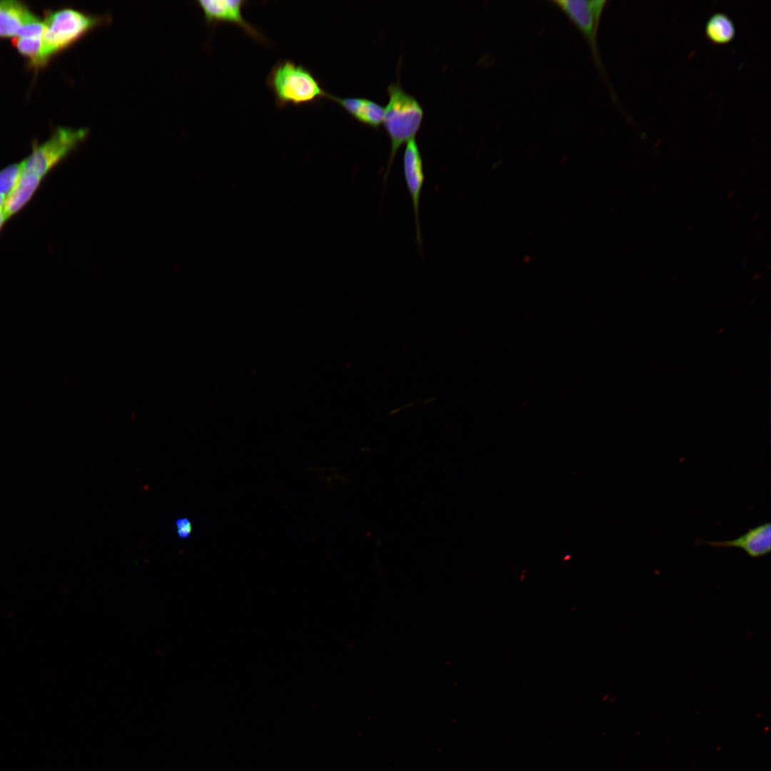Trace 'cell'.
Segmentation results:
<instances>
[{"label": "cell", "instance_id": "obj_1", "mask_svg": "<svg viewBox=\"0 0 771 771\" xmlns=\"http://www.w3.org/2000/svg\"><path fill=\"white\" fill-rule=\"evenodd\" d=\"M386 90L388 101L384 106L383 122L390 138V150L383 175L384 183H386L398 150L415 137L424 114L418 100L403 88L399 79L390 83Z\"/></svg>", "mask_w": 771, "mask_h": 771}, {"label": "cell", "instance_id": "obj_2", "mask_svg": "<svg viewBox=\"0 0 771 771\" xmlns=\"http://www.w3.org/2000/svg\"><path fill=\"white\" fill-rule=\"evenodd\" d=\"M266 85L278 108L312 104L327 99L328 93L306 66L291 59L278 61L271 68Z\"/></svg>", "mask_w": 771, "mask_h": 771}, {"label": "cell", "instance_id": "obj_3", "mask_svg": "<svg viewBox=\"0 0 771 771\" xmlns=\"http://www.w3.org/2000/svg\"><path fill=\"white\" fill-rule=\"evenodd\" d=\"M107 19L71 7L46 11L42 36V56L45 65L52 57L74 45Z\"/></svg>", "mask_w": 771, "mask_h": 771}, {"label": "cell", "instance_id": "obj_4", "mask_svg": "<svg viewBox=\"0 0 771 771\" xmlns=\"http://www.w3.org/2000/svg\"><path fill=\"white\" fill-rule=\"evenodd\" d=\"M86 128L58 127L44 143L34 144L24 159L23 171L43 179L86 138Z\"/></svg>", "mask_w": 771, "mask_h": 771}, {"label": "cell", "instance_id": "obj_5", "mask_svg": "<svg viewBox=\"0 0 771 771\" xmlns=\"http://www.w3.org/2000/svg\"><path fill=\"white\" fill-rule=\"evenodd\" d=\"M403 171L405 184L409 192L416 231V242L422 248L423 240L420 226V200L424 184L425 175L423 157L415 138L406 143L403 156Z\"/></svg>", "mask_w": 771, "mask_h": 771}, {"label": "cell", "instance_id": "obj_6", "mask_svg": "<svg viewBox=\"0 0 771 771\" xmlns=\"http://www.w3.org/2000/svg\"><path fill=\"white\" fill-rule=\"evenodd\" d=\"M246 3L243 0L197 1L208 24H232L241 28L251 38L261 43H266L267 39L264 36L243 17L242 11Z\"/></svg>", "mask_w": 771, "mask_h": 771}, {"label": "cell", "instance_id": "obj_7", "mask_svg": "<svg viewBox=\"0 0 771 771\" xmlns=\"http://www.w3.org/2000/svg\"><path fill=\"white\" fill-rule=\"evenodd\" d=\"M553 3L577 26L595 51L597 31L607 1L557 0Z\"/></svg>", "mask_w": 771, "mask_h": 771}, {"label": "cell", "instance_id": "obj_8", "mask_svg": "<svg viewBox=\"0 0 771 771\" xmlns=\"http://www.w3.org/2000/svg\"><path fill=\"white\" fill-rule=\"evenodd\" d=\"M696 544L717 548H737L743 550L752 558L762 557L771 550V523L768 522L758 525L733 540L725 541L697 540Z\"/></svg>", "mask_w": 771, "mask_h": 771}, {"label": "cell", "instance_id": "obj_9", "mask_svg": "<svg viewBox=\"0 0 771 771\" xmlns=\"http://www.w3.org/2000/svg\"><path fill=\"white\" fill-rule=\"evenodd\" d=\"M327 99L342 106L353 118L361 124L378 128L383 120L384 106L368 98H341L328 93Z\"/></svg>", "mask_w": 771, "mask_h": 771}, {"label": "cell", "instance_id": "obj_10", "mask_svg": "<svg viewBox=\"0 0 771 771\" xmlns=\"http://www.w3.org/2000/svg\"><path fill=\"white\" fill-rule=\"evenodd\" d=\"M41 181V178L22 171L16 184L6 198L3 212L7 220L28 203L39 188Z\"/></svg>", "mask_w": 771, "mask_h": 771}, {"label": "cell", "instance_id": "obj_11", "mask_svg": "<svg viewBox=\"0 0 771 771\" xmlns=\"http://www.w3.org/2000/svg\"><path fill=\"white\" fill-rule=\"evenodd\" d=\"M33 14L21 1H0V38L16 37L19 29Z\"/></svg>", "mask_w": 771, "mask_h": 771}, {"label": "cell", "instance_id": "obj_12", "mask_svg": "<svg viewBox=\"0 0 771 771\" xmlns=\"http://www.w3.org/2000/svg\"><path fill=\"white\" fill-rule=\"evenodd\" d=\"M705 34L707 39L712 44L726 45L735 39L736 27L727 14L716 12L707 19Z\"/></svg>", "mask_w": 771, "mask_h": 771}, {"label": "cell", "instance_id": "obj_13", "mask_svg": "<svg viewBox=\"0 0 771 771\" xmlns=\"http://www.w3.org/2000/svg\"><path fill=\"white\" fill-rule=\"evenodd\" d=\"M12 44L19 53L28 59L31 67L39 69L45 66L42 57V38L14 37Z\"/></svg>", "mask_w": 771, "mask_h": 771}, {"label": "cell", "instance_id": "obj_14", "mask_svg": "<svg viewBox=\"0 0 771 771\" xmlns=\"http://www.w3.org/2000/svg\"><path fill=\"white\" fill-rule=\"evenodd\" d=\"M24 168V160L0 171V193L8 196L16 184Z\"/></svg>", "mask_w": 771, "mask_h": 771}, {"label": "cell", "instance_id": "obj_15", "mask_svg": "<svg viewBox=\"0 0 771 771\" xmlns=\"http://www.w3.org/2000/svg\"><path fill=\"white\" fill-rule=\"evenodd\" d=\"M44 29V21L33 14L19 29L16 37L42 38Z\"/></svg>", "mask_w": 771, "mask_h": 771}, {"label": "cell", "instance_id": "obj_16", "mask_svg": "<svg viewBox=\"0 0 771 771\" xmlns=\"http://www.w3.org/2000/svg\"><path fill=\"white\" fill-rule=\"evenodd\" d=\"M175 527L177 536L186 540L190 538L193 532V524L191 520L186 517H181L175 520Z\"/></svg>", "mask_w": 771, "mask_h": 771}, {"label": "cell", "instance_id": "obj_17", "mask_svg": "<svg viewBox=\"0 0 771 771\" xmlns=\"http://www.w3.org/2000/svg\"><path fill=\"white\" fill-rule=\"evenodd\" d=\"M6 221H7V219H6V216H5V215H4V212H3V209H2V210L0 211V231L2 229V228H3L4 223H6Z\"/></svg>", "mask_w": 771, "mask_h": 771}, {"label": "cell", "instance_id": "obj_18", "mask_svg": "<svg viewBox=\"0 0 771 771\" xmlns=\"http://www.w3.org/2000/svg\"><path fill=\"white\" fill-rule=\"evenodd\" d=\"M6 196L0 193V211L2 210L3 208H4V203H5V201H6Z\"/></svg>", "mask_w": 771, "mask_h": 771}]
</instances>
